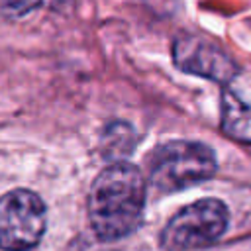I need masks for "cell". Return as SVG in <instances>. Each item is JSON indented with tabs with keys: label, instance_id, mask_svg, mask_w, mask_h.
Segmentation results:
<instances>
[{
	"label": "cell",
	"instance_id": "obj_1",
	"mask_svg": "<svg viewBox=\"0 0 251 251\" xmlns=\"http://www.w3.org/2000/svg\"><path fill=\"white\" fill-rule=\"evenodd\" d=\"M145 208V180L131 163L108 165L92 182L88 194V218L102 241H116L131 235Z\"/></svg>",
	"mask_w": 251,
	"mask_h": 251
},
{
	"label": "cell",
	"instance_id": "obj_2",
	"mask_svg": "<svg viewBox=\"0 0 251 251\" xmlns=\"http://www.w3.org/2000/svg\"><path fill=\"white\" fill-rule=\"evenodd\" d=\"M218 169L214 151L198 141H167L153 151L149 163L151 184L169 194L200 184Z\"/></svg>",
	"mask_w": 251,
	"mask_h": 251
},
{
	"label": "cell",
	"instance_id": "obj_3",
	"mask_svg": "<svg viewBox=\"0 0 251 251\" xmlns=\"http://www.w3.org/2000/svg\"><path fill=\"white\" fill-rule=\"evenodd\" d=\"M229 212L222 200L204 198L178 210L161 231L165 251H198L216 243L227 229Z\"/></svg>",
	"mask_w": 251,
	"mask_h": 251
},
{
	"label": "cell",
	"instance_id": "obj_4",
	"mask_svg": "<svg viewBox=\"0 0 251 251\" xmlns=\"http://www.w3.org/2000/svg\"><path fill=\"white\" fill-rule=\"evenodd\" d=\"M45 204L35 192L16 188L0 198V249H33L45 231Z\"/></svg>",
	"mask_w": 251,
	"mask_h": 251
},
{
	"label": "cell",
	"instance_id": "obj_5",
	"mask_svg": "<svg viewBox=\"0 0 251 251\" xmlns=\"http://www.w3.org/2000/svg\"><path fill=\"white\" fill-rule=\"evenodd\" d=\"M171 57L178 71L214 80L224 86L239 75V67L229 57V53L206 35H176L171 43Z\"/></svg>",
	"mask_w": 251,
	"mask_h": 251
},
{
	"label": "cell",
	"instance_id": "obj_6",
	"mask_svg": "<svg viewBox=\"0 0 251 251\" xmlns=\"http://www.w3.org/2000/svg\"><path fill=\"white\" fill-rule=\"evenodd\" d=\"M220 106H222V120H220L222 131L235 141L251 143V104L245 102L231 88H224Z\"/></svg>",
	"mask_w": 251,
	"mask_h": 251
},
{
	"label": "cell",
	"instance_id": "obj_7",
	"mask_svg": "<svg viewBox=\"0 0 251 251\" xmlns=\"http://www.w3.org/2000/svg\"><path fill=\"white\" fill-rule=\"evenodd\" d=\"M102 145H104V153L106 155H122L126 157L133 145H135V133L131 129L129 124L124 122H114L106 127L104 137H102Z\"/></svg>",
	"mask_w": 251,
	"mask_h": 251
},
{
	"label": "cell",
	"instance_id": "obj_8",
	"mask_svg": "<svg viewBox=\"0 0 251 251\" xmlns=\"http://www.w3.org/2000/svg\"><path fill=\"white\" fill-rule=\"evenodd\" d=\"M65 0H0V12L6 16H25L45 6H61Z\"/></svg>",
	"mask_w": 251,
	"mask_h": 251
}]
</instances>
